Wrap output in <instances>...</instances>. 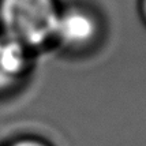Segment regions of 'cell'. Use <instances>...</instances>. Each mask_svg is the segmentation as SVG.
Here are the masks:
<instances>
[{
    "mask_svg": "<svg viewBox=\"0 0 146 146\" xmlns=\"http://www.w3.org/2000/svg\"><path fill=\"white\" fill-rule=\"evenodd\" d=\"M98 36L97 19L82 8H70L59 13L55 37L64 46L79 49L90 45Z\"/></svg>",
    "mask_w": 146,
    "mask_h": 146,
    "instance_id": "7a4b0ae2",
    "label": "cell"
},
{
    "mask_svg": "<svg viewBox=\"0 0 146 146\" xmlns=\"http://www.w3.org/2000/svg\"><path fill=\"white\" fill-rule=\"evenodd\" d=\"M10 146H49V145L44 143L42 141L32 139V138H26V139L15 141V142H14V143H11Z\"/></svg>",
    "mask_w": 146,
    "mask_h": 146,
    "instance_id": "277c9868",
    "label": "cell"
},
{
    "mask_svg": "<svg viewBox=\"0 0 146 146\" xmlns=\"http://www.w3.org/2000/svg\"><path fill=\"white\" fill-rule=\"evenodd\" d=\"M26 48L7 36H0V93L11 90L25 76L27 68Z\"/></svg>",
    "mask_w": 146,
    "mask_h": 146,
    "instance_id": "3957f363",
    "label": "cell"
},
{
    "mask_svg": "<svg viewBox=\"0 0 146 146\" xmlns=\"http://www.w3.org/2000/svg\"><path fill=\"white\" fill-rule=\"evenodd\" d=\"M141 10H142V15H143V19L146 22V0L141 1Z\"/></svg>",
    "mask_w": 146,
    "mask_h": 146,
    "instance_id": "5b68a950",
    "label": "cell"
},
{
    "mask_svg": "<svg viewBox=\"0 0 146 146\" xmlns=\"http://www.w3.org/2000/svg\"><path fill=\"white\" fill-rule=\"evenodd\" d=\"M59 11L53 0H1L4 36L23 48L41 46L55 37Z\"/></svg>",
    "mask_w": 146,
    "mask_h": 146,
    "instance_id": "6da1fadb",
    "label": "cell"
}]
</instances>
